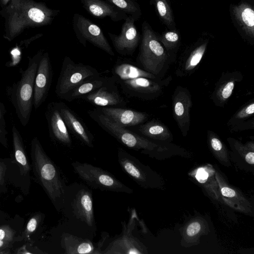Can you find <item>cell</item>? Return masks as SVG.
I'll return each instance as SVG.
<instances>
[{"label":"cell","instance_id":"cell-1","mask_svg":"<svg viewBox=\"0 0 254 254\" xmlns=\"http://www.w3.org/2000/svg\"><path fill=\"white\" fill-rule=\"evenodd\" d=\"M60 13L43 2L33 0H11L1 12L5 19L4 38L11 41L29 27H39L52 23Z\"/></svg>","mask_w":254,"mask_h":254},{"label":"cell","instance_id":"cell-2","mask_svg":"<svg viewBox=\"0 0 254 254\" xmlns=\"http://www.w3.org/2000/svg\"><path fill=\"white\" fill-rule=\"evenodd\" d=\"M61 211L69 227L86 238H93L97 231L92 193L83 184L66 186Z\"/></svg>","mask_w":254,"mask_h":254},{"label":"cell","instance_id":"cell-3","mask_svg":"<svg viewBox=\"0 0 254 254\" xmlns=\"http://www.w3.org/2000/svg\"><path fill=\"white\" fill-rule=\"evenodd\" d=\"M30 155L36 180L56 210L61 211L66 185L59 168L46 154L37 137L31 141Z\"/></svg>","mask_w":254,"mask_h":254},{"label":"cell","instance_id":"cell-4","mask_svg":"<svg viewBox=\"0 0 254 254\" xmlns=\"http://www.w3.org/2000/svg\"><path fill=\"white\" fill-rule=\"evenodd\" d=\"M44 52L39 51L28 57L27 68L21 70L20 79L7 89L8 98L21 125L28 123L33 106L34 86L37 69Z\"/></svg>","mask_w":254,"mask_h":254},{"label":"cell","instance_id":"cell-5","mask_svg":"<svg viewBox=\"0 0 254 254\" xmlns=\"http://www.w3.org/2000/svg\"><path fill=\"white\" fill-rule=\"evenodd\" d=\"M12 138L13 153L9 158H5L6 181L23 194L28 195L31 184V168L22 136L15 125L12 127Z\"/></svg>","mask_w":254,"mask_h":254},{"label":"cell","instance_id":"cell-6","mask_svg":"<svg viewBox=\"0 0 254 254\" xmlns=\"http://www.w3.org/2000/svg\"><path fill=\"white\" fill-rule=\"evenodd\" d=\"M167 51L149 23L144 20L141 24V35L137 61L144 70L157 75L162 70L167 58Z\"/></svg>","mask_w":254,"mask_h":254},{"label":"cell","instance_id":"cell-7","mask_svg":"<svg viewBox=\"0 0 254 254\" xmlns=\"http://www.w3.org/2000/svg\"><path fill=\"white\" fill-rule=\"evenodd\" d=\"M74 172L87 185L102 191L131 194L133 190L117 179L112 174L87 163H71Z\"/></svg>","mask_w":254,"mask_h":254},{"label":"cell","instance_id":"cell-8","mask_svg":"<svg viewBox=\"0 0 254 254\" xmlns=\"http://www.w3.org/2000/svg\"><path fill=\"white\" fill-rule=\"evenodd\" d=\"M88 114L104 130L128 148L151 151L157 146L145 138L120 126L97 109L88 111Z\"/></svg>","mask_w":254,"mask_h":254},{"label":"cell","instance_id":"cell-9","mask_svg":"<svg viewBox=\"0 0 254 254\" xmlns=\"http://www.w3.org/2000/svg\"><path fill=\"white\" fill-rule=\"evenodd\" d=\"M101 74L94 67L82 63H75L65 56L56 86L55 92L61 99L71 92L84 80Z\"/></svg>","mask_w":254,"mask_h":254},{"label":"cell","instance_id":"cell-10","mask_svg":"<svg viewBox=\"0 0 254 254\" xmlns=\"http://www.w3.org/2000/svg\"><path fill=\"white\" fill-rule=\"evenodd\" d=\"M72 28L78 42L84 47L88 42L111 56L115 54L101 28L78 13L73 14Z\"/></svg>","mask_w":254,"mask_h":254},{"label":"cell","instance_id":"cell-11","mask_svg":"<svg viewBox=\"0 0 254 254\" xmlns=\"http://www.w3.org/2000/svg\"><path fill=\"white\" fill-rule=\"evenodd\" d=\"M229 11L232 22L241 37L253 44L254 0H241L238 3H231Z\"/></svg>","mask_w":254,"mask_h":254},{"label":"cell","instance_id":"cell-12","mask_svg":"<svg viewBox=\"0 0 254 254\" xmlns=\"http://www.w3.org/2000/svg\"><path fill=\"white\" fill-rule=\"evenodd\" d=\"M135 213L132 211L129 219L127 223L122 222V232L111 242L105 250L102 251V254H140L141 251L140 245L137 240L134 237L132 232L135 225Z\"/></svg>","mask_w":254,"mask_h":254},{"label":"cell","instance_id":"cell-13","mask_svg":"<svg viewBox=\"0 0 254 254\" xmlns=\"http://www.w3.org/2000/svg\"><path fill=\"white\" fill-rule=\"evenodd\" d=\"M121 32L116 35L108 33L116 51L123 56H131L139 44L141 35L135 25L136 21L130 15L124 20Z\"/></svg>","mask_w":254,"mask_h":254},{"label":"cell","instance_id":"cell-14","mask_svg":"<svg viewBox=\"0 0 254 254\" xmlns=\"http://www.w3.org/2000/svg\"><path fill=\"white\" fill-rule=\"evenodd\" d=\"M53 70L48 53H44L39 63L35 77L33 106L37 109L45 101L53 78Z\"/></svg>","mask_w":254,"mask_h":254},{"label":"cell","instance_id":"cell-15","mask_svg":"<svg viewBox=\"0 0 254 254\" xmlns=\"http://www.w3.org/2000/svg\"><path fill=\"white\" fill-rule=\"evenodd\" d=\"M45 117L52 138L70 147L72 142L67 127L60 113L58 102L50 103L46 108Z\"/></svg>","mask_w":254,"mask_h":254},{"label":"cell","instance_id":"cell-16","mask_svg":"<svg viewBox=\"0 0 254 254\" xmlns=\"http://www.w3.org/2000/svg\"><path fill=\"white\" fill-rule=\"evenodd\" d=\"M82 98L92 105L100 107H124L127 105L116 84L101 87Z\"/></svg>","mask_w":254,"mask_h":254},{"label":"cell","instance_id":"cell-17","mask_svg":"<svg viewBox=\"0 0 254 254\" xmlns=\"http://www.w3.org/2000/svg\"><path fill=\"white\" fill-rule=\"evenodd\" d=\"M60 113L67 127L80 141L89 147L94 146V136L79 117L64 103L58 102Z\"/></svg>","mask_w":254,"mask_h":254},{"label":"cell","instance_id":"cell-18","mask_svg":"<svg viewBox=\"0 0 254 254\" xmlns=\"http://www.w3.org/2000/svg\"><path fill=\"white\" fill-rule=\"evenodd\" d=\"M118 160L123 171L130 178L142 187L148 186V171L135 157L119 147Z\"/></svg>","mask_w":254,"mask_h":254},{"label":"cell","instance_id":"cell-19","mask_svg":"<svg viewBox=\"0 0 254 254\" xmlns=\"http://www.w3.org/2000/svg\"><path fill=\"white\" fill-rule=\"evenodd\" d=\"M100 112L124 127L138 126L147 118L146 113L123 107H100Z\"/></svg>","mask_w":254,"mask_h":254},{"label":"cell","instance_id":"cell-20","mask_svg":"<svg viewBox=\"0 0 254 254\" xmlns=\"http://www.w3.org/2000/svg\"><path fill=\"white\" fill-rule=\"evenodd\" d=\"M116 83L119 84L123 92L129 97H147L160 89V85L157 82L146 77L119 81Z\"/></svg>","mask_w":254,"mask_h":254},{"label":"cell","instance_id":"cell-21","mask_svg":"<svg viewBox=\"0 0 254 254\" xmlns=\"http://www.w3.org/2000/svg\"><path fill=\"white\" fill-rule=\"evenodd\" d=\"M84 9L98 18L109 17L114 22L125 20L128 16L120 9L105 0H80Z\"/></svg>","mask_w":254,"mask_h":254},{"label":"cell","instance_id":"cell-22","mask_svg":"<svg viewBox=\"0 0 254 254\" xmlns=\"http://www.w3.org/2000/svg\"><path fill=\"white\" fill-rule=\"evenodd\" d=\"M61 243L66 254H100L97 245L94 246L88 238L65 232L62 235Z\"/></svg>","mask_w":254,"mask_h":254},{"label":"cell","instance_id":"cell-23","mask_svg":"<svg viewBox=\"0 0 254 254\" xmlns=\"http://www.w3.org/2000/svg\"><path fill=\"white\" fill-rule=\"evenodd\" d=\"M114 84H116L115 80L112 76L108 77L100 74L84 80L67 95L64 99L70 102L82 97L101 87Z\"/></svg>","mask_w":254,"mask_h":254},{"label":"cell","instance_id":"cell-24","mask_svg":"<svg viewBox=\"0 0 254 254\" xmlns=\"http://www.w3.org/2000/svg\"><path fill=\"white\" fill-rule=\"evenodd\" d=\"M112 77L115 82L132 79L138 77L155 78V75L137 66L128 61H118L112 69Z\"/></svg>","mask_w":254,"mask_h":254},{"label":"cell","instance_id":"cell-25","mask_svg":"<svg viewBox=\"0 0 254 254\" xmlns=\"http://www.w3.org/2000/svg\"><path fill=\"white\" fill-rule=\"evenodd\" d=\"M173 106L175 117L181 128L189 127L191 101L188 94L185 91H179L174 99Z\"/></svg>","mask_w":254,"mask_h":254},{"label":"cell","instance_id":"cell-26","mask_svg":"<svg viewBox=\"0 0 254 254\" xmlns=\"http://www.w3.org/2000/svg\"><path fill=\"white\" fill-rule=\"evenodd\" d=\"M162 23L169 30L177 29L175 16L168 0H149Z\"/></svg>","mask_w":254,"mask_h":254},{"label":"cell","instance_id":"cell-27","mask_svg":"<svg viewBox=\"0 0 254 254\" xmlns=\"http://www.w3.org/2000/svg\"><path fill=\"white\" fill-rule=\"evenodd\" d=\"M16 215L12 219V222L0 225V239L11 242L14 243L22 242L21 235L23 229L24 220L23 218Z\"/></svg>","mask_w":254,"mask_h":254},{"label":"cell","instance_id":"cell-28","mask_svg":"<svg viewBox=\"0 0 254 254\" xmlns=\"http://www.w3.org/2000/svg\"><path fill=\"white\" fill-rule=\"evenodd\" d=\"M137 129L143 135L156 139L165 140L170 135L166 127L157 122L140 124Z\"/></svg>","mask_w":254,"mask_h":254},{"label":"cell","instance_id":"cell-29","mask_svg":"<svg viewBox=\"0 0 254 254\" xmlns=\"http://www.w3.org/2000/svg\"><path fill=\"white\" fill-rule=\"evenodd\" d=\"M209 36L207 34L201 37L195 43V47L190 52L186 63L185 68L190 70L200 62L207 48Z\"/></svg>","mask_w":254,"mask_h":254},{"label":"cell","instance_id":"cell-30","mask_svg":"<svg viewBox=\"0 0 254 254\" xmlns=\"http://www.w3.org/2000/svg\"><path fill=\"white\" fill-rule=\"evenodd\" d=\"M45 217V214L40 211L34 212L30 215L21 235L22 241L33 243L32 237L40 229Z\"/></svg>","mask_w":254,"mask_h":254},{"label":"cell","instance_id":"cell-31","mask_svg":"<svg viewBox=\"0 0 254 254\" xmlns=\"http://www.w3.org/2000/svg\"><path fill=\"white\" fill-rule=\"evenodd\" d=\"M118 8L121 10L127 15L131 16L137 21L142 16L141 7L136 0H105Z\"/></svg>","mask_w":254,"mask_h":254},{"label":"cell","instance_id":"cell-32","mask_svg":"<svg viewBox=\"0 0 254 254\" xmlns=\"http://www.w3.org/2000/svg\"><path fill=\"white\" fill-rule=\"evenodd\" d=\"M158 38L166 51L176 50L181 42V35L177 28L173 30L166 29L161 34L158 33Z\"/></svg>","mask_w":254,"mask_h":254},{"label":"cell","instance_id":"cell-33","mask_svg":"<svg viewBox=\"0 0 254 254\" xmlns=\"http://www.w3.org/2000/svg\"><path fill=\"white\" fill-rule=\"evenodd\" d=\"M16 254H43L46 253L33 245V242H25L22 246L17 248L12 253Z\"/></svg>","mask_w":254,"mask_h":254},{"label":"cell","instance_id":"cell-34","mask_svg":"<svg viewBox=\"0 0 254 254\" xmlns=\"http://www.w3.org/2000/svg\"><path fill=\"white\" fill-rule=\"evenodd\" d=\"M6 164L5 158L0 157V193H6L8 191L6 181Z\"/></svg>","mask_w":254,"mask_h":254},{"label":"cell","instance_id":"cell-35","mask_svg":"<svg viewBox=\"0 0 254 254\" xmlns=\"http://www.w3.org/2000/svg\"><path fill=\"white\" fill-rule=\"evenodd\" d=\"M234 88V82L229 81L225 83L219 90V96L222 100H227L231 95Z\"/></svg>","mask_w":254,"mask_h":254},{"label":"cell","instance_id":"cell-36","mask_svg":"<svg viewBox=\"0 0 254 254\" xmlns=\"http://www.w3.org/2000/svg\"><path fill=\"white\" fill-rule=\"evenodd\" d=\"M254 112V103L253 102L241 110L237 114L236 118L238 119H243L253 114Z\"/></svg>","mask_w":254,"mask_h":254},{"label":"cell","instance_id":"cell-37","mask_svg":"<svg viewBox=\"0 0 254 254\" xmlns=\"http://www.w3.org/2000/svg\"><path fill=\"white\" fill-rule=\"evenodd\" d=\"M14 243L0 239V254H8L12 253L10 249L13 248Z\"/></svg>","mask_w":254,"mask_h":254},{"label":"cell","instance_id":"cell-38","mask_svg":"<svg viewBox=\"0 0 254 254\" xmlns=\"http://www.w3.org/2000/svg\"><path fill=\"white\" fill-rule=\"evenodd\" d=\"M200 228V225L198 222H192L188 227L187 229V234L189 236H194L199 232Z\"/></svg>","mask_w":254,"mask_h":254},{"label":"cell","instance_id":"cell-39","mask_svg":"<svg viewBox=\"0 0 254 254\" xmlns=\"http://www.w3.org/2000/svg\"><path fill=\"white\" fill-rule=\"evenodd\" d=\"M7 135V131L5 127L0 124V143L6 148L8 147Z\"/></svg>","mask_w":254,"mask_h":254},{"label":"cell","instance_id":"cell-40","mask_svg":"<svg viewBox=\"0 0 254 254\" xmlns=\"http://www.w3.org/2000/svg\"><path fill=\"white\" fill-rule=\"evenodd\" d=\"M211 145L212 149L217 152L221 151L223 149V144L217 138L213 136L211 138Z\"/></svg>","mask_w":254,"mask_h":254},{"label":"cell","instance_id":"cell-41","mask_svg":"<svg viewBox=\"0 0 254 254\" xmlns=\"http://www.w3.org/2000/svg\"><path fill=\"white\" fill-rule=\"evenodd\" d=\"M221 192L223 196L227 197H233L236 195L235 191L227 187H223L221 189Z\"/></svg>","mask_w":254,"mask_h":254},{"label":"cell","instance_id":"cell-42","mask_svg":"<svg viewBox=\"0 0 254 254\" xmlns=\"http://www.w3.org/2000/svg\"><path fill=\"white\" fill-rule=\"evenodd\" d=\"M6 110L4 104L0 101V124L6 127L5 115Z\"/></svg>","mask_w":254,"mask_h":254},{"label":"cell","instance_id":"cell-43","mask_svg":"<svg viewBox=\"0 0 254 254\" xmlns=\"http://www.w3.org/2000/svg\"><path fill=\"white\" fill-rule=\"evenodd\" d=\"M245 160L249 164L253 165L254 163V152H248L245 156Z\"/></svg>","mask_w":254,"mask_h":254},{"label":"cell","instance_id":"cell-44","mask_svg":"<svg viewBox=\"0 0 254 254\" xmlns=\"http://www.w3.org/2000/svg\"><path fill=\"white\" fill-rule=\"evenodd\" d=\"M9 215L3 211H0V221H5L6 219H8Z\"/></svg>","mask_w":254,"mask_h":254},{"label":"cell","instance_id":"cell-45","mask_svg":"<svg viewBox=\"0 0 254 254\" xmlns=\"http://www.w3.org/2000/svg\"><path fill=\"white\" fill-rule=\"evenodd\" d=\"M11 0H0V2L2 5H6Z\"/></svg>","mask_w":254,"mask_h":254},{"label":"cell","instance_id":"cell-46","mask_svg":"<svg viewBox=\"0 0 254 254\" xmlns=\"http://www.w3.org/2000/svg\"><path fill=\"white\" fill-rule=\"evenodd\" d=\"M0 205H1V201H0Z\"/></svg>","mask_w":254,"mask_h":254},{"label":"cell","instance_id":"cell-47","mask_svg":"<svg viewBox=\"0 0 254 254\" xmlns=\"http://www.w3.org/2000/svg\"><path fill=\"white\" fill-rule=\"evenodd\" d=\"M172 1L177 0H172Z\"/></svg>","mask_w":254,"mask_h":254},{"label":"cell","instance_id":"cell-48","mask_svg":"<svg viewBox=\"0 0 254 254\" xmlns=\"http://www.w3.org/2000/svg\"></svg>","mask_w":254,"mask_h":254}]
</instances>
